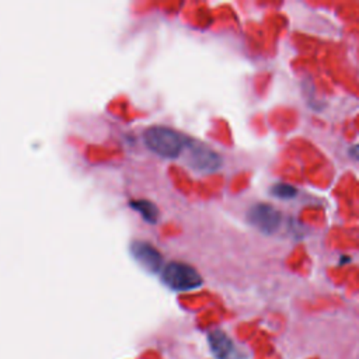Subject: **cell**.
<instances>
[{
  "instance_id": "ba28073f",
  "label": "cell",
  "mask_w": 359,
  "mask_h": 359,
  "mask_svg": "<svg viewBox=\"0 0 359 359\" xmlns=\"http://www.w3.org/2000/svg\"><path fill=\"white\" fill-rule=\"evenodd\" d=\"M272 195H275L276 198H280V199H289L292 196L296 195V188L289 185V184H283V182H279L276 185L272 187L271 189Z\"/></svg>"
},
{
  "instance_id": "5b68a950",
  "label": "cell",
  "mask_w": 359,
  "mask_h": 359,
  "mask_svg": "<svg viewBox=\"0 0 359 359\" xmlns=\"http://www.w3.org/2000/svg\"><path fill=\"white\" fill-rule=\"evenodd\" d=\"M133 258L149 272H158L163 266V255L160 251L146 241H133L130 244Z\"/></svg>"
},
{
  "instance_id": "52a82bcc",
  "label": "cell",
  "mask_w": 359,
  "mask_h": 359,
  "mask_svg": "<svg viewBox=\"0 0 359 359\" xmlns=\"http://www.w3.org/2000/svg\"><path fill=\"white\" fill-rule=\"evenodd\" d=\"M129 206L132 209H135L146 222L154 224L158 220V209L157 206L150 202V201H144V199H139V201H130Z\"/></svg>"
},
{
  "instance_id": "277c9868",
  "label": "cell",
  "mask_w": 359,
  "mask_h": 359,
  "mask_svg": "<svg viewBox=\"0 0 359 359\" xmlns=\"http://www.w3.org/2000/svg\"><path fill=\"white\" fill-rule=\"evenodd\" d=\"M248 220L259 231L271 234L279 227L280 213L272 205L255 203L248 210Z\"/></svg>"
},
{
  "instance_id": "8992f818",
  "label": "cell",
  "mask_w": 359,
  "mask_h": 359,
  "mask_svg": "<svg viewBox=\"0 0 359 359\" xmlns=\"http://www.w3.org/2000/svg\"><path fill=\"white\" fill-rule=\"evenodd\" d=\"M209 346L217 359H240V352L233 341L220 330H215L208 335Z\"/></svg>"
},
{
  "instance_id": "6da1fadb",
  "label": "cell",
  "mask_w": 359,
  "mask_h": 359,
  "mask_svg": "<svg viewBox=\"0 0 359 359\" xmlns=\"http://www.w3.org/2000/svg\"><path fill=\"white\" fill-rule=\"evenodd\" d=\"M146 146L160 157L177 158L185 149L187 136L167 126H150L143 133Z\"/></svg>"
},
{
  "instance_id": "7a4b0ae2",
  "label": "cell",
  "mask_w": 359,
  "mask_h": 359,
  "mask_svg": "<svg viewBox=\"0 0 359 359\" xmlns=\"http://www.w3.org/2000/svg\"><path fill=\"white\" fill-rule=\"evenodd\" d=\"M163 283L171 290L182 292L196 289L202 285V278L199 272L184 262H170L161 271Z\"/></svg>"
},
{
  "instance_id": "3957f363",
  "label": "cell",
  "mask_w": 359,
  "mask_h": 359,
  "mask_svg": "<svg viewBox=\"0 0 359 359\" xmlns=\"http://www.w3.org/2000/svg\"><path fill=\"white\" fill-rule=\"evenodd\" d=\"M184 150H187V163L194 170L202 172H212L219 170L222 165V157L209 146L201 142L187 137V144Z\"/></svg>"
},
{
  "instance_id": "9c48e42d",
  "label": "cell",
  "mask_w": 359,
  "mask_h": 359,
  "mask_svg": "<svg viewBox=\"0 0 359 359\" xmlns=\"http://www.w3.org/2000/svg\"><path fill=\"white\" fill-rule=\"evenodd\" d=\"M349 154H351V157H352V158L359 160V144L352 146V147L349 149Z\"/></svg>"
}]
</instances>
